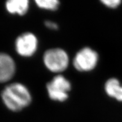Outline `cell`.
Wrapping results in <instances>:
<instances>
[{
  "label": "cell",
  "instance_id": "obj_9",
  "mask_svg": "<svg viewBox=\"0 0 122 122\" xmlns=\"http://www.w3.org/2000/svg\"><path fill=\"white\" fill-rule=\"evenodd\" d=\"M38 6L47 10H55L59 5L58 0H35Z\"/></svg>",
  "mask_w": 122,
  "mask_h": 122
},
{
  "label": "cell",
  "instance_id": "obj_4",
  "mask_svg": "<svg viewBox=\"0 0 122 122\" xmlns=\"http://www.w3.org/2000/svg\"><path fill=\"white\" fill-rule=\"evenodd\" d=\"M98 60V55L96 51L86 47L81 49L74 59V65L79 71H89L94 69Z\"/></svg>",
  "mask_w": 122,
  "mask_h": 122
},
{
  "label": "cell",
  "instance_id": "obj_1",
  "mask_svg": "<svg viewBox=\"0 0 122 122\" xmlns=\"http://www.w3.org/2000/svg\"><path fill=\"white\" fill-rule=\"evenodd\" d=\"M5 105L13 111H19L28 106L31 96L27 88L20 83H13L6 86L2 93Z\"/></svg>",
  "mask_w": 122,
  "mask_h": 122
},
{
  "label": "cell",
  "instance_id": "obj_5",
  "mask_svg": "<svg viewBox=\"0 0 122 122\" xmlns=\"http://www.w3.org/2000/svg\"><path fill=\"white\" fill-rule=\"evenodd\" d=\"M37 40L32 33L26 32L16 39L15 48L18 53L23 57L32 56L37 50Z\"/></svg>",
  "mask_w": 122,
  "mask_h": 122
},
{
  "label": "cell",
  "instance_id": "obj_6",
  "mask_svg": "<svg viewBox=\"0 0 122 122\" xmlns=\"http://www.w3.org/2000/svg\"><path fill=\"white\" fill-rule=\"evenodd\" d=\"M15 72V65L12 58L0 53V83L10 80Z\"/></svg>",
  "mask_w": 122,
  "mask_h": 122
},
{
  "label": "cell",
  "instance_id": "obj_7",
  "mask_svg": "<svg viewBox=\"0 0 122 122\" xmlns=\"http://www.w3.org/2000/svg\"><path fill=\"white\" fill-rule=\"evenodd\" d=\"M105 89L110 97L122 102V85L116 78H110L106 82Z\"/></svg>",
  "mask_w": 122,
  "mask_h": 122
},
{
  "label": "cell",
  "instance_id": "obj_10",
  "mask_svg": "<svg viewBox=\"0 0 122 122\" xmlns=\"http://www.w3.org/2000/svg\"><path fill=\"white\" fill-rule=\"evenodd\" d=\"M103 4L110 8L118 7L122 2V0H100Z\"/></svg>",
  "mask_w": 122,
  "mask_h": 122
},
{
  "label": "cell",
  "instance_id": "obj_8",
  "mask_svg": "<svg viewBox=\"0 0 122 122\" xmlns=\"http://www.w3.org/2000/svg\"><path fill=\"white\" fill-rule=\"evenodd\" d=\"M6 7L9 13L23 15L28 9V0H7Z\"/></svg>",
  "mask_w": 122,
  "mask_h": 122
},
{
  "label": "cell",
  "instance_id": "obj_3",
  "mask_svg": "<svg viewBox=\"0 0 122 122\" xmlns=\"http://www.w3.org/2000/svg\"><path fill=\"white\" fill-rule=\"evenodd\" d=\"M49 96L51 100L63 102L68 98L71 84L62 75L55 76L46 86Z\"/></svg>",
  "mask_w": 122,
  "mask_h": 122
},
{
  "label": "cell",
  "instance_id": "obj_11",
  "mask_svg": "<svg viewBox=\"0 0 122 122\" xmlns=\"http://www.w3.org/2000/svg\"><path fill=\"white\" fill-rule=\"evenodd\" d=\"M45 25L47 27H48L50 29H51V30H57L58 28L57 24L54 22H51V21L45 22Z\"/></svg>",
  "mask_w": 122,
  "mask_h": 122
},
{
  "label": "cell",
  "instance_id": "obj_2",
  "mask_svg": "<svg viewBox=\"0 0 122 122\" xmlns=\"http://www.w3.org/2000/svg\"><path fill=\"white\" fill-rule=\"evenodd\" d=\"M44 62L50 71L53 72H61L67 67L68 57L66 51L61 49H51L45 53Z\"/></svg>",
  "mask_w": 122,
  "mask_h": 122
}]
</instances>
